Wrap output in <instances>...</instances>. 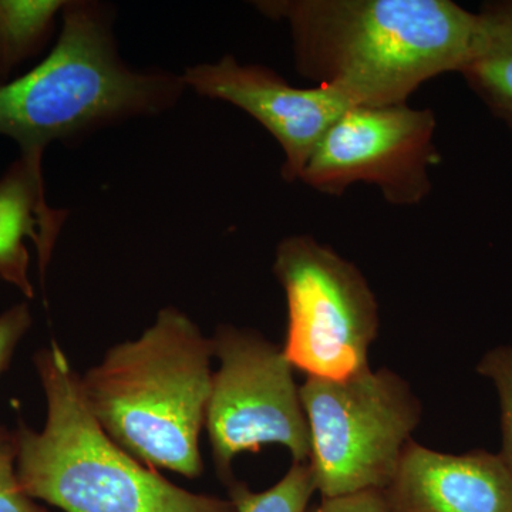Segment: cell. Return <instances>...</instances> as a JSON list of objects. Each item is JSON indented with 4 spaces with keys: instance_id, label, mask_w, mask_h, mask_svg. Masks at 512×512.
I'll return each instance as SVG.
<instances>
[{
    "instance_id": "6",
    "label": "cell",
    "mask_w": 512,
    "mask_h": 512,
    "mask_svg": "<svg viewBox=\"0 0 512 512\" xmlns=\"http://www.w3.org/2000/svg\"><path fill=\"white\" fill-rule=\"evenodd\" d=\"M272 271L288 303L282 349L293 369L339 380L370 367L379 306L356 265L311 235H292L276 248Z\"/></svg>"
},
{
    "instance_id": "16",
    "label": "cell",
    "mask_w": 512,
    "mask_h": 512,
    "mask_svg": "<svg viewBox=\"0 0 512 512\" xmlns=\"http://www.w3.org/2000/svg\"><path fill=\"white\" fill-rule=\"evenodd\" d=\"M0 512H50L20 484L16 470V440L13 430L0 421Z\"/></svg>"
},
{
    "instance_id": "18",
    "label": "cell",
    "mask_w": 512,
    "mask_h": 512,
    "mask_svg": "<svg viewBox=\"0 0 512 512\" xmlns=\"http://www.w3.org/2000/svg\"><path fill=\"white\" fill-rule=\"evenodd\" d=\"M309 512H389V508L382 491H365L346 497L322 498Z\"/></svg>"
},
{
    "instance_id": "1",
    "label": "cell",
    "mask_w": 512,
    "mask_h": 512,
    "mask_svg": "<svg viewBox=\"0 0 512 512\" xmlns=\"http://www.w3.org/2000/svg\"><path fill=\"white\" fill-rule=\"evenodd\" d=\"M255 8L291 29L301 76L356 106L403 104L421 84L463 72L480 37L478 13L450 0H264Z\"/></svg>"
},
{
    "instance_id": "14",
    "label": "cell",
    "mask_w": 512,
    "mask_h": 512,
    "mask_svg": "<svg viewBox=\"0 0 512 512\" xmlns=\"http://www.w3.org/2000/svg\"><path fill=\"white\" fill-rule=\"evenodd\" d=\"M227 488L238 512H309L316 491L309 463H293L278 483L262 493H254L237 480Z\"/></svg>"
},
{
    "instance_id": "2",
    "label": "cell",
    "mask_w": 512,
    "mask_h": 512,
    "mask_svg": "<svg viewBox=\"0 0 512 512\" xmlns=\"http://www.w3.org/2000/svg\"><path fill=\"white\" fill-rule=\"evenodd\" d=\"M56 45L30 72L0 86V136L20 153L69 144L123 121L177 106L181 74L138 70L124 62L114 35L113 6L66 0Z\"/></svg>"
},
{
    "instance_id": "11",
    "label": "cell",
    "mask_w": 512,
    "mask_h": 512,
    "mask_svg": "<svg viewBox=\"0 0 512 512\" xmlns=\"http://www.w3.org/2000/svg\"><path fill=\"white\" fill-rule=\"evenodd\" d=\"M43 156L45 151L20 153L0 177V279L26 299L35 298L28 242L35 245L40 281L45 284L57 239L69 218V211L47 202Z\"/></svg>"
},
{
    "instance_id": "13",
    "label": "cell",
    "mask_w": 512,
    "mask_h": 512,
    "mask_svg": "<svg viewBox=\"0 0 512 512\" xmlns=\"http://www.w3.org/2000/svg\"><path fill=\"white\" fill-rule=\"evenodd\" d=\"M66 0H0V86L43 52Z\"/></svg>"
},
{
    "instance_id": "5",
    "label": "cell",
    "mask_w": 512,
    "mask_h": 512,
    "mask_svg": "<svg viewBox=\"0 0 512 512\" xmlns=\"http://www.w3.org/2000/svg\"><path fill=\"white\" fill-rule=\"evenodd\" d=\"M301 399L322 498L383 491L421 420L410 384L390 369L367 367L346 379L308 377Z\"/></svg>"
},
{
    "instance_id": "17",
    "label": "cell",
    "mask_w": 512,
    "mask_h": 512,
    "mask_svg": "<svg viewBox=\"0 0 512 512\" xmlns=\"http://www.w3.org/2000/svg\"><path fill=\"white\" fill-rule=\"evenodd\" d=\"M32 325L33 315L28 302L16 303L0 313V377L9 369Z\"/></svg>"
},
{
    "instance_id": "8",
    "label": "cell",
    "mask_w": 512,
    "mask_h": 512,
    "mask_svg": "<svg viewBox=\"0 0 512 512\" xmlns=\"http://www.w3.org/2000/svg\"><path fill=\"white\" fill-rule=\"evenodd\" d=\"M434 133L430 109L350 107L320 138L299 181L333 195L373 184L394 205L419 204L431 191L429 168L439 161Z\"/></svg>"
},
{
    "instance_id": "7",
    "label": "cell",
    "mask_w": 512,
    "mask_h": 512,
    "mask_svg": "<svg viewBox=\"0 0 512 512\" xmlns=\"http://www.w3.org/2000/svg\"><path fill=\"white\" fill-rule=\"evenodd\" d=\"M220 362L212 372L205 429L217 476L234 483L232 463L266 444L288 448L293 463H309L311 436L284 349L252 329L221 325L211 338Z\"/></svg>"
},
{
    "instance_id": "3",
    "label": "cell",
    "mask_w": 512,
    "mask_h": 512,
    "mask_svg": "<svg viewBox=\"0 0 512 512\" xmlns=\"http://www.w3.org/2000/svg\"><path fill=\"white\" fill-rule=\"evenodd\" d=\"M211 338L167 306L137 339L107 350L80 375L90 412L127 453L185 478L204 471L200 450L210 400Z\"/></svg>"
},
{
    "instance_id": "4",
    "label": "cell",
    "mask_w": 512,
    "mask_h": 512,
    "mask_svg": "<svg viewBox=\"0 0 512 512\" xmlns=\"http://www.w3.org/2000/svg\"><path fill=\"white\" fill-rule=\"evenodd\" d=\"M33 365L45 424L33 430L20 420L13 430L19 481L33 500L63 512H238L229 498L191 493L111 439L56 340L37 350Z\"/></svg>"
},
{
    "instance_id": "10",
    "label": "cell",
    "mask_w": 512,
    "mask_h": 512,
    "mask_svg": "<svg viewBox=\"0 0 512 512\" xmlns=\"http://www.w3.org/2000/svg\"><path fill=\"white\" fill-rule=\"evenodd\" d=\"M389 512H512V471L500 454H447L410 441L382 491Z\"/></svg>"
},
{
    "instance_id": "12",
    "label": "cell",
    "mask_w": 512,
    "mask_h": 512,
    "mask_svg": "<svg viewBox=\"0 0 512 512\" xmlns=\"http://www.w3.org/2000/svg\"><path fill=\"white\" fill-rule=\"evenodd\" d=\"M478 16L476 52L461 74L512 131V0L487 3Z\"/></svg>"
},
{
    "instance_id": "9",
    "label": "cell",
    "mask_w": 512,
    "mask_h": 512,
    "mask_svg": "<svg viewBox=\"0 0 512 512\" xmlns=\"http://www.w3.org/2000/svg\"><path fill=\"white\" fill-rule=\"evenodd\" d=\"M187 89L207 99L225 101L258 121L284 151L282 177L299 181L303 168L328 128L356 104L326 84L299 89L274 70L239 63L234 56L188 67Z\"/></svg>"
},
{
    "instance_id": "15",
    "label": "cell",
    "mask_w": 512,
    "mask_h": 512,
    "mask_svg": "<svg viewBox=\"0 0 512 512\" xmlns=\"http://www.w3.org/2000/svg\"><path fill=\"white\" fill-rule=\"evenodd\" d=\"M478 373L493 380L501 404V431H503L504 458L512 471V348L490 350L481 359Z\"/></svg>"
}]
</instances>
